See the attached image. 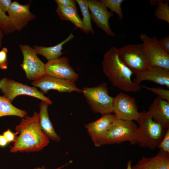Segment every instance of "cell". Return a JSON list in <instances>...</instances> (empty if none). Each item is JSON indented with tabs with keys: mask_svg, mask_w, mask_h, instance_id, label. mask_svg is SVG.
<instances>
[{
	"mask_svg": "<svg viewBox=\"0 0 169 169\" xmlns=\"http://www.w3.org/2000/svg\"><path fill=\"white\" fill-rule=\"evenodd\" d=\"M15 130L19 135L10 147L11 153L38 152L49 143L50 140L40 128L37 112H34L32 116L27 115L21 118Z\"/></svg>",
	"mask_w": 169,
	"mask_h": 169,
	"instance_id": "6da1fadb",
	"label": "cell"
},
{
	"mask_svg": "<svg viewBox=\"0 0 169 169\" xmlns=\"http://www.w3.org/2000/svg\"><path fill=\"white\" fill-rule=\"evenodd\" d=\"M102 65L104 73L113 86L126 92L141 90L140 84L132 80L133 74L120 59L116 47H111L105 54Z\"/></svg>",
	"mask_w": 169,
	"mask_h": 169,
	"instance_id": "7a4b0ae2",
	"label": "cell"
},
{
	"mask_svg": "<svg viewBox=\"0 0 169 169\" xmlns=\"http://www.w3.org/2000/svg\"><path fill=\"white\" fill-rule=\"evenodd\" d=\"M140 113L137 122L139 124L137 144L141 147L153 150L157 148L167 129L154 121L147 111Z\"/></svg>",
	"mask_w": 169,
	"mask_h": 169,
	"instance_id": "3957f363",
	"label": "cell"
},
{
	"mask_svg": "<svg viewBox=\"0 0 169 169\" xmlns=\"http://www.w3.org/2000/svg\"><path fill=\"white\" fill-rule=\"evenodd\" d=\"M81 92L94 113L102 115L113 113L114 97L109 95L106 83H103L96 86L84 87L81 90Z\"/></svg>",
	"mask_w": 169,
	"mask_h": 169,
	"instance_id": "277c9868",
	"label": "cell"
},
{
	"mask_svg": "<svg viewBox=\"0 0 169 169\" xmlns=\"http://www.w3.org/2000/svg\"><path fill=\"white\" fill-rule=\"evenodd\" d=\"M138 132V127L134 122L117 119L101 141L99 147L125 141H129L132 145L137 144Z\"/></svg>",
	"mask_w": 169,
	"mask_h": 169,
	"instance_id": "5b68a950",
	"label": "cell"
},
{
	"mask_svg": "<svg viewBox=\"0 0 169 169\" xmlns=\"http://www.w3.org/2000/svg\"><path fill=\"white\" fill-rule=\"evenodd\" d=\"M140 38L143 42L144 54L148 66L169 69V54L163 50L156 37H150L142 33Z\"/></svg>",
	"mask_w": 169,
	"mask_h": 169,
	"instance_id": "8992f818",
	"label": "cell"
},
{
	"mask_svg": "<svg viewBox=\"0 0 169 169\" xmlns=\"http://www.w3.org/2000/svg\"><path fill=\"white\" fill-rule=\"evenodd\" d=\"M0 90L3 96L12 102L20 95H27L45 101L49 105L52 103L44 93L34 86H30L6 77L0 79Z\"/></svg>",
	"mask_w": 169,
	"mask_h": 169,
	"instance_id": "52a82bcc",
	"label": "cell"
},
{
	"mask_svg": "<svg viewBox=\"0 0 169 169\" xmlns=\"http://www.w3.org/2000/svg\"><path fill=\"white\" fill-rule=\"evenodd\" d=\"M118 53L120 60L136 77L149 67L144 56L142 43L125 46L118 49Z\"/></svg>",
	"mask_w": 169,
	"mask_h": 169,
	"instance_id": "ba28073f",
	"label": "cell"
},
{
	"mask_svg": "<svg viewBox=\"0 0 169 169\" xmlns=\"http://www.w3.org/2000/svg\"><path fill=\"white\" fill-rule=\"evenodd\" d=\"M23 57L20 66L24 71L26 78L32 81L46 75L45 64L38 57L34 49L28 45H19Z\"/></svg>",
	"mask_w": 169,
	"mask_h": 169,
	"instance_id": "9c48e42d",
	"label": "cell"
},
{
	"mask_svg": "<svg viewBox=\"0 0 169 169\" xmlns=\"http://www.w3.org/2000/svg\"><path fill=\"white\" fill-rule=\"evenodd\" d=\"M113 113L118 119L137 122L139 120L141 113L135 99L122 92H120L114 98Z\"/></svg>",
	"mask_w": 169,
	"mask_h": 169,
	"instance_id": "30bf717a",
	"label": "cell"
},
{
	"mask_svg": "<svg viewBox=\"0 0 169 169\" xmlns=\"http://www.w3.org/2000/svg\"><path fill=\"white\" fill-rule=\"evenodd\" d=\"M75 81L45 75L36 80L32 81V85L40 89L43 93L50 90L60 92H81V90L76 86Z\"/></svg>",
	"mask_w": 169,
	"mask_h": 169,
	"instance_id": "8fae6325",
	"label": "cell"
},
{
	"mask_svg": "<svg viewBox=\"0 0 169 169\" xmlns=\"http://www.w3.org/2000/svg\"><path fill=\"white\" fill-rule=\"evenodd\" d=\"M31 1L21 4L16 1L12 2L7 13L10 23L15 31L19 32L34 19L36 16L29 9Z\"/></svg>",
	"mask_w": 169,
	"mask_h": 169,
	"instance_id": "7c38bea8",
	"label": "cell"
},
{
	"mask_svg": "<svg viewBox=\"0 0 169 169\" xmlns=\"http://www.w3.org/2000/svg\"><path fill=\"white\" fill-rule=\"evenodd\" d=\"M44 67L46 75L75 82L79 78L70 65L68 58L65 56L48 61Z\"/></svg>",
	"mask_w": 169,
	"mask_h": 169,
	"instance_id": "4fadbf2b",
	"label": "cell"
},
{
	"mask_svg": "<svg viewBox=\"0 0 169 169\" xmlns=\"http://www.w3.org/2000/svg\"><path fill=\"white\" fill-rule=\"evenodd\" d=\"M117 119L114 114H105L102 115L99 119L85 125L95 146L99 147L100 142Z\"/></svg>",
	"mask_w": 169,
	"mask_h": 169,
	"instance_id": "5bb4252c",
	"label": "cell"
},
{
	"mask_svg": "<svg viewBox=\"0 0 169 169\" xmlns=\"http://www.w3.org/2000/svg\"><path fill=\"white\" fill-rule=\"evenodd\" d=\"M91 18L96 25L108 36H115V34L111 30L109 23V19L113 16L112 12L107 9L99 1L87 0Z\"/></svg>",
	"mask_w": 169,
	"mask_h": 169,
	"instance_id": "9a60e30c",
	"label": "cell"
},
{
	"mask_svg": "<svg viewBox=\"0 0 169 169\" xmlns=\"http://www.w3.org/2000/svg\"><path fill=\"white\" fill-rule=\"evenodd\" d=\"M145 80L150 81L169 89V69L154 66L149 67L140 72L134 81L138 84Z\"/></svg>",
	"mask_w": 169,
	"mask_h": 169,
	"instance_id": "2e32d148",
	"label": "cell"
},
{
	"mask_svg": "<svg viewBox=\"0 0 169 169\" xmlns=\"http://www.w3.org/2000/svg\"><path fill=\"white\" fill-rule=\"evenodd\" d=\"M148 113L153 120L164 128H169V102L157 96L149 107Z\"/></svg>",
	"mask_w": 169,
	"mask_h": 169,
	"instance_id": "e0dca14e",
	"label": "cell"
},
{
	"mask_svg": "<svg viewBox=\"0 0 169 169\" xmlns=\"http://www.w3.org/2000/svg\"><path fill=\"white\" fill-rule=\"evenodd\" d=\"M131 169H169V153L160 149L153 157H142Z\"/></svg>",
	"mask_w": 169,
	"mask_h": 169,
	"instance_id": "ac0fdd59",
	"label": "cell"
},
{
	"mask_svg": "<svg viewBox=\"0 0 169 169\" xmlns=\"http://www.w3.org/2000/svg\"><path fill=\"white\" fill-rule=\"evenodd\" d=\"M49 104L41 101L39 105V112L38 113L39 122L40 128L49 140L59 142L61 138L55 131L53 124L49 118L48 108Z\"/></svg>",
	"mask_w": 169,
	"mask_h": 169,
	"instance_id": "d6986e66",
	"label": "cell"
},
{
	"mask_svg": "<svg viewBox=\"0 0 169 169\" xmlns=\"http://www.w3.org/2000/svg\"><path fill=\"white\" fill-rule=\"evenodd\" d=\"M74 37V35L71 33L65 39L55 46L45 47L35 45L33 46V49L37 54L44 56L48 61L57 59L59 58L64 53L62 52L64 45Z\"/></svg>",
	"mask_w": 169,
	"mask_h": 169,
	"instance_id": "ffe728a7",
	"label": "cell"
},
{
	"mask_svg": "<svg viewBox=\"0 0 169 169\" xmlns=\"http://www.w3.org/2000/svg\"><path fill=\"white\" fill-rule=\"evenodd\" d=\"M56 12L61 20L69 21L75 27L86 34L89 33L85 28L82 20L78 14V11L70 7L58 6Z\"/></svg>",
	"mask_w": 169,
	"mask_h": 169,
	"instance_id": "44dd1931",
	"label": "cell"
},
{
	"mask_svg": "<svg viewBox=\"0 0 169 169\" xmlns=\"http://www.w3.org/2000/svg\"><path fill=\"white\" fill-rule=\"evenodd\" d=\"M27 112L13 105L12 102L3 95H0V117L15 116L22 118L27 115Z\"/></svg>",
	"mask_w": 169,
	"mask_h": 169,
	"instance_id": "7402d4cb",
	"label": "cell"
},
{
	"mask_svg": "<svg viewBox=\"0 0 169 169\" xmlns=\"http://www.w3.org/2000/svg\"><path fill=\"white\" fill-rule=\"evenodd\" d=\"M78 4L83 16V21L84 26L88 33L94 34L95 32L93 29L91 23V16L89 11L87 0H75Z\"/></svg>",
	"mask_w": 169,
	"mask_h": 169,
	"instance_id": "603a6c76",
	"label": "cell"
},
{
	"mask_svg": "<svg viewBox=\"0 0 169 169\" xmlns=\"http://www.w3.org/2000/svg\"><path fill=\"white\" fill-rule=\"evenodd\" d=\"M168 0H160L155 9L154 15L156 18L169 23V6Z\"/></svg>",
	"mask_w": 169,
	"mask_h": 169,
	"instance_id": "cb8c5ba5",
	"label": "cell"
},
{
	"mask_svg": "<svg viewBox=\"0 0 169 169\" xmlns=\"http://www.w3.org/2000/svg\"><path fill=\"white\" fill-rule=\"evenodd\" d=\"M100 2L111 12L116 13L120 20L123 19V15L121 8V5L123 0H100Z\"/></svg>",
	"mask_w": 169,
	"mask_h": 169,
	"instance_id": "d4e9b609",
	"label": "cell"
},
{
	"mask_svg": "<svg viewBox=\"0 0 169 169\" xmlns=\"http://www.w3.org/2000/svg\"><path fill=\"white\" fill-rule=\"evenodd\" d=\"M0 29L5 35L9 34L15 31L10 23L8 16L0 9Z\"/></svg>",
	"mask_w": 169,
	"mask_h": 169,
	"instance_id": "484cf974",
	"label": "cell"
},
{
	"mask_svg": "<svg viewBox=\"0 0 169 169\" xmlns=\"http://www.w3.org/2000/svg\"><path fill=\"white\" fill-rule=\"evenodd\" d=\"M141 86L157 94L158 96L169 102V90H166L160 87L150 88L145 85H141Z\"/></svg>",
	"mask_w": 169,
	"mask_h": 169,
	"instance_id": "4316f807",
	"label": "cell"
},
{
	"mask_svg": "<svg viewBox=\"0 0 169 169\" xmlns=\"http://www.w3.org/2000/svg\"><path fill=\"white\" fill-rule=\"evenodd\" d=\"M157 148L169 153V128L166 130L163 139Z\"/></svg>",
	"mask_w": 169,
	"mask_h": 169,
	"instance_id": "83f0119b",
	"label": "cell"
},
{
	"mask_svg": "<svg viewBox=\"0 0 169 169\" xmlns=\"http://www.w3.org/2000/svg\"><path fill=\"white\" fill-rule=\"evenodd\" d=\"M8 49L3 47L0 51V69H6L8 68V60L7 58Z\"/></svg>",
	"mask_w": 169,
	"mask_h": 169,
	"instance_id": "f1b7e54d",
	"label": "cell"
},
{
	"mask_svg": "<svg viewBox=\"0 0 169 169\" xmlns=\"http://www.w3.org/2000/svg\"><path fill=\"white\" fill-rule=\"evenodd\" d=\"M55 2L59 6L63 7L73 8L77 10L76 2L73 0H55Z\"/></svg>",
	"mask_w": 169,
	"mask_h": 169,
	"instance_id": "f546056e",
	"label": "cell"
},
{
	"mask_svg": "<svg viewBox=\"0 0 169 169\" xmlns=\"http://www.w3.org/2000/svg\"><path fill=\"white\" fill-rule=\"evenodd\" d=\"M18 134V132H16L14 133L9 129H8L3 132V135L6 138L9 144L14 142L17 137L16 135Z\"/></svg>",
	"mask_w": 169,
	"mask_h": 169,
	"instance_id": "4dcf8cb0",
	"label": "cell"
},
{
	"mask_svg": "<svg viewBox=\"0 0 169 169\" xmlns=\"http://www.w3.org/2000/svg\"><path fill=\"white\" fill-rule=\"evenodd\" d=\"M159 42L163 50L169 54V36L163 37L159 40Z\"/></svg>",
	"mask_w": 169,
	"mask_h": 169,
	"instance_id": "1f68e13d",
	"label": "cell"
},
{
	"mask_svg": "<svg viewBox=\"0 0 169 169\" xmlns=\"http://www.w3.org/2000/svg\"><path fill=\"white\" fill-rule=\"evenodd\" d=\"M12 2L11 0H0V9L6 13L7 12Z\"/></svg>",
	"mask_w": 169,
	"mask_h": 169,
	"instance_id": "d6a6232c",
	"label": "cell"
},
{
	"mask_svg": "<svg viewBox=\"0 0 169 169\" xmlns=\"http://www.w3.org/2000/svg\"><path fill=\"white\" fill-rule=\"evenodd\" d=\"M8 143L3 135H0V147H4L6 146Z\"/></svg>",
	"mask_w": 169,
	"mask_h": 169,
	"instance_id": "836d02e7",
	"label": "cell"
},
{
	"mask_svg": "<svg viewBox=\"0 0 169 169\" xmlns=\"http://www.w3.org/2000/svg\"><path fill=\"white\" fill-rule=\"evenodd\" d=\"M72 161H70L69 162L67 163L66 164L64 165H62L58 168L54 169H62V168L66 166H67L69 165V164L72 163ZM33 169H46L44 167L42 166L41 167H36L34 168Z\"/></svg>",
	"mask_w": 169,
	"mask_h": 169,
	"instance_id": "e575fe53",
	"label": "cell"
},
{
	"mask_svg": "<svg viewBox=\"0 0 169 169\" xmlns=\"http://www.w3.org/2000/svg\"><path fill=\"white\" fill-rule=\"evenodd\" d=\"M160 0H150V3L151 6L157 5Z\"/></svg>",
	"mask_w": 169,
	"mask_h": 169,
	"instance_id": "d590c367",
	"label": "cell"
},
{
	"mask_svg": "<svg viewBox=\"0 0 169 169\" xmlns=\"http://www.w3.org/2000/svg\"><path fill=\"white\" fill-rule=\"evenodd\" d=\"M131 160H130L127 163L126 169H131Z\"/></svg>",
	"mask_w": 169,
	"mask_h": 169,
	"instance_id": "8d00e7d4",
	"label": "cell"
},
{
	"mask_svg": "<svg viewBox=\"0 0 169 169\" xmlns=\"http://www.w3.org/2000/svg\"><path fill=\"white\" fill-rule=\"evenodd\" d=\"M4 34L2 31L0 29V40H1L3 37Z\"/></svg>",
	"mask_w": 169,
	"mask_h": 169,
	"instance_id": "74e56055",
	"label": "cell"
},
{
	"mask_svg": "<svg viewBox=\"0 0 169 169\" xmlns=\"http://www.w3.org/2000/svg\"><path fill=\"white\" fill-rule=\"evenodd\" d=\"M1 41L0 40V47L1 46Z\"/></svg>",
	"mask_w": 169,
	"mask_h": 169,
	"instance_id": "f35d334b",
	"label": "cell"
}]
</instances>
